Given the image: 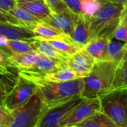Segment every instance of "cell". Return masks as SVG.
I'll use <instances>...</instances> for the list:
<instances>
[{"instance_id":"cell-1","label":"cell","mask_w":127,"mask_h":127,"mask_svg":"<svg viewBox=\"0 0 127 127\" xmlns=\"http://www.w3.org/2000/svg\"><path fill=\"white\" fill-rule=\"evenodd\" d=\"M37 86V93L47 109L67 102L77 95H83L84 77L65 82L51 81L31 75H21Z\"/></svg>"},{"instance_id":"cell-2","label":"cell","mask_w":127,"mask_h":127,"mask_svg":"<svg viewBox=\"0 0 127 127\" xmlns=\"http://www.w3.org/2000/svg\"><path fill=\"white\" fill-rule=\"evenodd\" d=\"M118 63L109 60H96L92 71L84 77V97H100L114 89V81Z\"/></svg>"},{"instance_id":"cell-3","label":"cell","mask_w":127,"mask_h":127,"mask_svg":"<svg viewBox=\"0 0 127 127\" xmlns=\"http://www.w3.org/2000/svg\"><path fill=\"white\" fill-rule=\"evenodd\" d=\"M99 97L101 111L118 127H127V87L115 88Z\"/></svg>"},{"instance_id":"cell-4","label":"cell","mask_w":127,"mask_h":127,"mask_svg":"<svg viewBox=\"0 0 127 127\" xmlns=\"http://www.w3.org/2000/svg\"><path fill=\"white\" fill-rule=\"evenodd\" d=\"M124 4L113 0H101L99 10L89 17V40L100 34L106 28L115 23L120 22Z\"/></svg>"},{"instance_id":"cell-5","label":"cell","mask_w":127,"mask_h":127,"mask_svg":"<svg viewBox=\"0 0 127 127\" xmlns=\"http://www.w3.org/2000/svg\"><path fill=\"white\" fill-rule=\"evenodd\" d=\"M47 109L36 92L22 105L9 111L12 117L10 127H38Z\"/></svg>"},{"instance_id":"cell-6","label":"cell","mask_w":127,"mask_h":127,"mask_svg":"<svg viewBox=\"0 0 127 127\" xmlns=\"http://www.w3.org/2000/svg\"><path fill=\"white\" fill-rule=\"evenodd\" d=\"M37 86L30 80L19 75L16 85L1 100V106L11 111L25 103L37 92Z\"/></svg>"},{"instance_id":"cell-7","label":"cell","mask_w":127,"mask_h":127,"mask_svg":"<svg viewBox=\"0 0 127 127\" xmlns=\"http://www.w3.org/2000/svg\"><path fill=\"white\" fill-rule=\"evenodd\" d=\"M84 97L77 95L65 103L48 109L42 115L38 127H60L62 121L81 103Z\"/></svg>"},{"instance_id":"cell-8","label":"cell","mask_w":127,"mask_h":127,"mask_svg":"<svg viewBox=\"0 0 127 127\" xmlns=\"http://www.w3.org/2000/svg\"><path fill=\"white\" fill-rule=\"evenodd\" d=\"M101 110L99 97H84L81 103L62 121L60 127H76L95 112Z\"/></svg>"},{"instance_id":"cell-9","label":"cell","mask_w":127,"mask_h":127,"mask_svg":"<svg viewBox=\"0 0 127 127\" xmlns=\"http://www.w3.org/2000/svg\"><path fill=\"white\" fill-rule=\"evenodd\" d=\"M96 63V60L84 48H81L71 55L67 61L68 66L71 68L80 77L89 75Z\"/></svg>"},{"instance_id":"cell-10","label":"cell","mask_w":127,"mask_h":127,"mask_svg":"<svg viewBox=\"0 0 127 127\" xmlns=\"http://www.w3.org/2000/svg\"><path fill=\"white\" fill-rule=\"evenodd\" d=\"M113 34L112 31H104L100 35L91 39L83 48L96 60H108V45L113 39Z\"/></svg>"},{"instance_id":"cell-11","label":"cell","mask_w":127,"mask_h":127,"mask_svg":"<svg viewBox=\"0 0 127 127\" xmlns=\"http://www.w3.org/2000/svg\"><path fill=\"white\" fill-rule=\"evenodd\" d=\"M78 14L74 13L70 9L60 13H52L43 22L51 25L62 32L71 36L74 28Z\"/></svg>"},{"instance_id":"cell-12","label":"cell","mask_w":127,"mask_h":127,"mask_svg":"<svg viewBox=\"0 0 127 127\" xmlns=\"http://www.w3.org/2000/svg\"><path fill=\"white\" fill-rule=\"evenodd\" d=\"M0 36L7 39H19L32 42L36 39L31 30L23 26L11 25L3 22H0Z\"/></svg>"},{"instance_id":"cell-13","label":"cell","mask_w":127,"mask_h":127,"mask_svg":"<svg viewBox=\"0 0 127 127\" xmlns=\"http://www.w3.org/2000/svg\"><path fill=\"white\" fill-rule=\"evenodd\" d=\"M16 3L41 21L45 20L53 13L46 0H18Z\"/></svg>"},{"instance_id":"cell-14","label":"cell","mask_w":127,"mask_h":127,"mask_svg":"<svg viewBox=\"0 0 127 127\" xmlns=\"http://www.w3.org/2000/svg\"><path fill=\"white\" fill-rule=\"evenodd\" d=\"M0 50L8 54H25L36 51L33 42H27L19 39H7L1 36H0Z\"/></svg>"},{"instance_id":"cell-15","label":"cell","mask_w":127,"mask_h":127,"mask_svg":"<svg viewBox=\"0 0 127 127\" xmlns=\"http://www.w3.org/2000/svg\"><path fill=\"white\" fill-rule=\"evenodd\" d=\"M1 83L0 92L2 100L16 85L19 77V70L11 65H0Z\"/></svg>"},{"instance_id":"cell-16","label":"cell","mask_w":127,"mask_h":127,"mask_svg":"<svg viewBox=\"0 0 127 127\" xmlns=\"http://www.w3.org/2000/svg\"><path fill=\"white\" fill-rule=\"evenodd\" d=\"M35 38L47 41L71 39V36L43 21L39 22L33 31Z\"/></svg>"},{"instance_id":"cell-17","label":"cell","mask_w":127,"mask_h":127,"mask_svg":"<svg viewBox=\"0 0 127 127\" xmlns=\"http://www.w3.org/2000/svg\"><path fill=\"white\" fill-rule=\"evenodd\" d=\"M33 43L36 46V51L40 54L52 60L67 63V61L70 56L57 49L54 45L51 44L50 42L45 39H40L36 38Z\"/></svg>"},{"instance_id":"cell-18","label":"cell","mask_w":127,"mask_h":127,"mask_svg":"<svg viewBox=\"0 0 127 127\" xmlns=\"http://www.w3.org/2000/svg\"><path fill=\"white\" fill-rule=\"evenodd\" d=\"M72 39L81 48L89 41V17L83 13L78 14V17L71 35Z\"/></svg>"},{"instance_id":"cell-19","label":"cell","mask_w":127,"mask_h":127,"mask_svg":"<svg viewBox=\"0 0 127 127\" xmlns=\"http://www.w3.org/2000/svg\"><path fill=\"white\" fill-rule=\"evenodd\" d=\"M75 127H118V125L103 111L100 110Z\"/></svg>"},{"instance_id":"cell-20","label":"cell","mask_w":127,"mask_h":127,"mask_svg":"<svg viewBox=\"0 0 127 127\" xmlns=\"http://www.w3.org/2000/svg\"><path fill=\"white\" fill-rule=\"evenodd\" d=\"M10 11L21 21V22L25 28L31 30L32 31L36 28L37 24L39 22H41V20L39 19L37 17H36L35 16L29 13L28 10L22 8L18 5H16V7L14 9Z\"/></svg>"},{"instance_id":"cell-21","label":"cell","mask_w":127,"mask_h":127,"mask_svg":"<svg viewBox=\"0 0 127 127\" xmlns=\"http://www.w3.org/2000/svg\"><path fill=\"white\" fill-rule=\"evenodd\" d=\"M52 45H54L57 49L62 51L63 53L71 56L76 53L77 51L81 49V48L71 39H57L48 41Z\"/></svg>"},{"instance_id":"cell-22","label":"cell","mask_w":127,"mask_h":127,"mask_svg":"<svg viewBox=\"0 0 127 127\" xmlns=\"http://www.w3.org/2000/svg\"><path fill=\"white\" fill-rule=\"evenodd\" d=\"M124 45H121L118 42L111 39L108 45L107 53H108V60H112L118 64L121 61L123 57Z\"/></svg>"},{"instance_id":"cell-23","label":"cell","mask_w":127,"mask_h":127,"mask_svg":"<svg viewBox=\"0 0 127 127\" xmlns=\"http://www.w3.org/2000/svg\"><path fill=\"white\" fill-rule=\"evenodd\" d=\"M127 87V60L120 63L116 68L114 89Z\"/></svg>"},{"instance_id":"cell-24","label":"cell","mask_w":127,"mask_h":127,"mask_svg":"<svg viewBox=\"0 0 127 127\" xmlns=\"http://www.w3.org/2000/svg\"><path fill=\"white\" fill-rule=\"evenodd\" d=\"M83 13L88 17L93 16L100 7L101 0H81Z\"/></svg>"},{"instance_id":"cell-25","label":"cell","mask_w":127,"mask_h":127,"mask_svg":"<svg viewBox=\"0 0 127 127\" xmlns=\"http://www.w3.org/2000/svg\"><path fill=\"white\" fill-rule=\"evenodd\" d=\"M0 22L25 27L23 24L21 22V21L10 11H7V10H4L1 9H0Z\"/></svg>"},{"instance_id":"cell-26","label":"cell","mask_w":127,"mask_h":127,"mask_svg":"<svg viewBox=\"0 0 127 127\" xmlns=\"http://www.w3.org/2000/svg\"><path fill=\"white\" fill-rule=\"evenodd\" d=\"M50 8L54 13H63L69 8L63 0H46Z\"/></svg>"},{"instance_id":"cell-27","label":"cell","mask_w":127,"mask_h":127,"mask_svg":"<svg viewBox=\"0 0 127 127\" xmlns=\"http://www.w3.org/2000/svg\"><path fill=\"white\" fill-rule=\"evenodd\" d=\"M12 117L10 112L3 106H0V127H10Z\"/></svg>"},{"instance_id":"cell-28","label":"cell","mask_w":127,"mask_h":127,"mask_svg":"<svg viewBox=\"0 0 127 127\" xmlns=\"http://www.w3.org/2000/svg\"><path fill=\"white\" fill-rule=\"evenodd\" d=\"M113 38H115V39H118L119 41H122V42H124L125 43H127V25L119 24L118 25V27L116 28L115 32H114Z\"/></svg>"},{"instance_id":"cell-29","label":"cell","mask_w":127,"mask_h":127,"mask_svg":"<svg viewBox=\"0 0 127 127\" xmlns=\"http://www.w3.org/2000/svg\"><path fill=\"white\" fill-rule=\"evenodd\" d=\"M68 7L77 14L83 13L81 0H63Z\"/></svg>"},{"instance_id":"cell-30","label":"cell","mask_w":127,"mask_h":127,"mask_svg":"<svg viewBox=\"0 0 127 127\" xmlns=\"http://www.w3.org/2000/svg\"><path fill=\"white\" fill-rule=\"evenodd\" d=\"M17 5L16 0H0V9L10 11Z\"/></svg>"},{"instance_id":"cell-31","label":"cell","mask_w":127,"mask_h":127,"mask_svg":"<svg viewBox=\"0 0 127 127\" xmlns=\"http://www.w3.org/2000/svg\"><path fill=\"white\" fill-rule=\"evenodd\" d=\"M120 24L127 25V1L124 4V7L120 17Z\"/></svg>"},{"instance_id":"cell-32","label":"cell","mask_w":127,"mask_h":127,"mask_svg":"<svg viewBox=\"0 0 127 127\" xmlns=\"http://www.w3.org/2000/svg\"><path fill=\"white\" fill-rule=\"evenodd\" d=\"M127 60V42L124 45V51H123V57L121 59V63Z\"/></svg>"},{"instance_id":"cell-33","label":"cell","mask_w":127,"mask_h":127,"mask_svg":"<svg viewBox=\"0 0 127 127\" xmlns=\"http://www.w3.org/2000/svg\"><path fill=\"white\" fill-rule=\"evenodd\" d=\"M113 1H115L118 3H120V4H124L127 1V0H113Z\"/></svg>"},{"instance_id":"cell-34","label":"cell","mask_w":127,"mask_h":127,"mask_svg":"<svg viewBox=\"0 0 127 127\" xmlns=\"http://www.w3.org/2000/svg\"><path fill=\"white\" fill-rule=\"evenodd\" d=\"M16 1H18V0H16Z\"/></svg>"}]
</instances>
